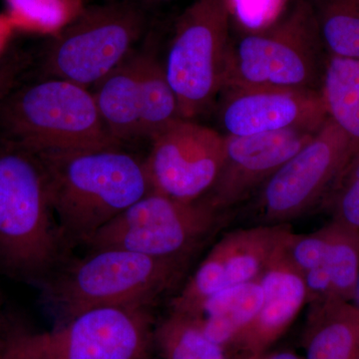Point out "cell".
I'll return each mask as SVG.
<instances>
[{
	"label": "cell",
	"mask_w": 359,
	"mask_h": 359,
	"mask_svg": "<svg viewBox=\"0 0 359 359\" xmlns=\"http://www.w3.org/2000/svg\"><path fill=\"white\" fill-rule=\"evenodd\" d=\"M36 155L61 235L70 240L86 244L151 193L145 162L122 147Z\"/></svg>",
	"instance_id": "obj_1"
},
{
	"label": "cell",
	"mask_w": 359,
	"mask_h": 359,
	"mask_svg": "<svg viewBox=\"0 0 359 359\" xmlns=\"http://www.w3.org/2000/svg\"><path fill=\"white\" fill-rule=\"evenodd\" d=\"M187 263L115 248L91 250L45 285L54 327L92 309H150L178 285Z\"/></svg>",
	"instance_id": "obj_2"
},
{
	"label": "cell",
	"mask_w": 359,
	"mask_h": 359,
	"mask_svg": "<svg viewBox=\"0 0 359 359\" xmlns=\"http://www.w3.org/2000/svg\"><path fill=\"white\" fill-rule=\"evenodd\" d=\"M48 184L36 154L4 140L0 145V269L22 280L45 278L62 238L54 222Z\"/></svg>",
	"instance_id": "obj_3"
},
{
	"label": "cell",
	"mask_w": 359,
	"mask_h": 359,
	"mask_svg": "<svg viewBox=\"0 0 359 359\" xmlns=\"http://www.w3.org/2000/svg\"><path fill=\"white\" fill-rule=\"evenodd\" d=\"M325 52L316 11L306 0H299L273 25L231 40L223 90L320 91L327 57Z\"/></svg>",
	"instance_id": "obj_4"
},
{
	"label": "cell",
	"mask_w": 359,
	"mask_h": 359,
	"mask_svg": "<svg viewBox=\"0 0 359 359\" xmlns=\"http://www.w3.org/2000/svg\"><path fill=\"white\" fill-rule=\"evenodd\" d=\"M4 140L35 154L122 147L104 126L92 92L60 79L29 85L0 104Z\"/></svg>",
	"instance_id": "obj_5"
},
{
	"label": "cell",
	"mask_w": 359,
	"mask_h": 359,
	"mask_svg": "<svg viewBox=\"0 0 359 359\" xmlns=\"http://www.w3.org/2000/svg\"><path fill=\"white\" fill-rule=\"evenodd\" d=\"M155 323L146 308L92 309L50 330L2 340L20 359H150Z\"/></svg>",
	"instance_id": "obj_6"
},
{
	"label": "cell",
	"mask_w": 359,
	"mask_h": 359,
	"mask_svg": "<svg viewBox=\"0 0 359 359\" xmlns=\"http://www.w3.org/2000/svg\"><path fill=\"white\" fill-rule=\"evenodd\" d=\"M230 23L226 0H195L179 18L164 66L182 119L203 114L223 91Z\"/></svg>",
	"instance_id": "obj_7"
},
{
	"label": "cell",
	"mask_w": 359,
	"mask_h": 359,
	"mask_svg": "<svg viewBox=\"0 0 359 359\" xmlns=\"http://www.w3.org/2000/svg\"><path fill=\"white\" fill-rule=\"evenodd\" d=\"M146 27V16L128 0L85 7L83 13L52 37L45 72L88 88L133 53Z\"/></svg>",
	"instance_id": "obj_8"
},
{
	"label": "cell",
	"mask_w": 359,
	"mask_h": 359,
	"mask_svg": "<svg viewBox=\"0 0 359 359\" xmlns=\"http://www.w3.org/2000/svg\"><path fill=\"white\" fill-rule=\"evenodd\" d=\"M205 198L185 202L149 193L97 231L90 249L115 248L158 259H188L221 224Z\"/></svg>",
	"instance_id": "obj_9"
},
{
	"label": "cell",
	"mask_w": 359,
	"mask_h": 359,
	"mask_svg": "<svg viewBox=\"0 0 359 359\" xmlns=\"http://www.w3.org/2000/svg\"><path fill=\"white\" fill-rule=\"evenodd\" d=\"M351 157L348 139L327 119L259 188L262 224H287L306 214L327 196Z\"/></svg>",
	"instance_id": "obj_10"
},
{
	"label": "cell",
	"mask_w": 359,
	"mask_h": 359,
	"mask_svg": "<svg viewBox=\"0 0 359 359\" xmlns=\"http://www.w3.org/2000/svg\"><path fill=\"white\" fill-rule=\"evenodd\" d=\"M150 141L152 147L144 162L151 192L185 202L210 192L223 166L224 134L178 119Z\"/></svg>",
	"instance_id": "obj_11"
},
{
	"label": "cell",
	"mask_w": 359,
	"mask_h": 359,
	"mask_svg": "<svg viewBox=\"0 0 359 359\" xmlns=\"http://www.w3.org/2000/svg\"><path fill=\"white\" fill-rule=\"evenodd\" d=\"M290 231L287 224H261L226 233L174 297L171 311L191 313L219 290L259 280Z\"/></svg>",
	"instance_id": "obj_12"
},
{
	"label": "cell",
	"mask_w": 359,
	"mask_h": 359,
	"mask_svg": "<svg viewBox=\"0 0 359 359\" xmlns=\"http://www.w3.org/2000/svg\"><path fill=\"white\" fill-rule=\"evenodd\" d=\"M222 93L219 122L224 136L316 132L328 119L318 90L236 88Z\"/></svg>",
	"instance_id": "obj_13"
},
{
	"label": "cell",
	"mask_w": 359,
	"mask_h": 359,
	"mask_svg": "<svg viewBox=\"0 0 359 359\" xmlns=\"http://www.w3.org/2000/svg\"><path fill=\"white\" fill-rule=\"evenodd\" d=\"M314 133L287 130L250 136H224L223 166L205 199L221 212L238 204L261 188L283 163L313 138Z\"/></svg>",
	"instance_id": "obj_14"
},
{
	"label": "cell",
	"mask_w": 359,
	"mask_h": 359,
	"mask_svg": "<svg viewBox=\"0 0 359 359\" xmlns=\"http://www.w3.org/2000/svg\"><path fill=\"white\" fill-rule=\"evenodd\" d=\"M285 241L287 238L259 278L263 287V302L236 342L235 351L240 356L269 351L308 304L304 276L285 254Z\"/></svg>",
	"instance_id": "obj_15"
},
{
	"label": "cell",
	"mask_w": 359,
	"mask_h": 359,
	"mask_svg": "<svg viewBox=\"0 0 359 359\" xmlns=\"http://www.w3.org/2000/svg\"><path fill=\"white\" fill-rule=\"evenodd\" d=\"M140 54L108 73L92 92L104 126L120 144L140 138Z\"/></svg>",
	"instance_id": "obj_16"
},
{
	"label": "cell",
	"mask_w": 359,
	"mask_h": 359,
	"mask_svg": "<svg viewBox=\"0 0 359 359\" xmlns=\"http://www.w3.org/2000/svg\"><path fill=\"white\" fill-rule=\"evenodd\" d=\"M304 359H359V309L353 302L309 304Z\"/></svg>",
	"instance_id": "obj_17"
},
{
	"label": "cell",
	"mask_w": 359,
	"mask_h": 359,
	"mask_svg": "<svg viewBox=\"0 0 359 359\" xmlns=\"http://www.w3.org/2000/svg\"><path fill=\"white\" fill-rule=\"evenodd\" d=\"M263 299V287L257 280L219 290L185 314L193 316L210 339L235 351L238 337L257 316Z\"/></svg>",
	"instance_id": "obj_18"
},
{
	"label": "cell",
	"mask_w": 359,
	"mask_h": 359,
	"mask_svg": "<svg viewBox=\"0 0 359 359\" xmlns=\"http://www.w3.org/2000/svg\"><path fill=\"white\" fill-rule=\"evenodd\" d=\"M320 92L328 119L348 139L353 157L359 152L358 59L327 55Z\"/></svg>",
	"instance_id": "obj_19"
},
{
	"label": "cell",
	"mask_w": 359,
	"mask_h": 359,
	"mask_svg": "<svg viewBox=\"0 0 359 359\" xmlns=\"http://www.w3.org/2000/svg\"><path fill=\"white\" fill-rule=\"evenodd\" d=\"M154 348L164 359H240L233 349L208 337L200 323L188 314L170 311L155 325Z\"/></svg>",
	"instance_id": "obj_20"
},
{
	"label": "cell",
	"mask_w": 359,
	"mask_h": 359,
	"mask_svg": "<svg viewBox=\"0 0 359 359\" xmlns=\"http://www.w3.org/2000/svg\"><path fill=\"white\" fill-rule=\"evenodd\" d=\"M140 138L151 140L182 119L178 100L168 81L165 66L154 54H140Z\"/></svg>",
	"instance_id": "obj_21"
},
{
	"label": "cell",
	"mask_w": 359,
	"mask_h": 359,
	"mask_svg": "<svg viewBox=\"0 0 359 359\" xmlns=\"http://www.w3.org/2000/svg\"><path fill=\"white\" fill-rule=\"evenodd\" d=\"M14 29L55 36L85 9L83 0H6Z\"/></svg>",
	"instance_id": "obj_22"
},
{
	"label": "cell",
	"mask_w": 359,
	"mask_h": 359,
	"mask_svg": "<svg viewBox=\"0 0 359 359\" xmlns=\"http://www.w3.org/2000/svg\"><path fill=\"white\" fill-rule=\"evenodd\" d=\"M327 248L325 264L332 283V301H353L359 273L358 231L330 221L323 226Z\"/></svg>",
	"instance_id": "obj_23"
},
{
	"label": "cell",
	"mask_w": 359,
	"mask_h": 359,
	"mask_svg": "<svg viewBox=\"0 0 359 359\" xmlns=\"http://www.w3.org/2000/svg\"><path fill=\"white\" fill-rule=\"evenodd\" d=\"M316 16L328 55L359 60V0H323Z\"/></svg>",
	"instance_id": "obj_24"
},
{
	"label": "cell",
	"mask_w": 359,
	"mask_h": 359,
	"mask_svg": "<svg viewBox=\"0 0 359 359\" xmlns=\"http://www.w3.org/2000/svg\"><path fill=\"white\" fill-rule=\"evenodd\" d=\"M325 197L332 221L359 233V152L349 159Z\"/></svg>",
	"instance_id": "obj_25"
},
{
	"label": "cell",
	"mask_w": 359,
	"mask_h": 359,
	"mask_svg": "<svg viewBox=\"0 0 359 359\" xmlns=\"http://www.w3.org/2000/svg\"><path fill=\"white\" fill-rule=\"evenodd\" d=\"M231 18L245 32H259L283 18L287 0H226Z\"/></svg>",
	"instance_id": "obj_26"
},
{
	"label": "cell",
	"mask_w": 359,
	"mask_h": 359,
	"mask_svg": "<svg viewBox=\"0 0 359 359\" xmlns=\"http://www.w3.org/2000/svg\"><path fill=\"white\" fill-rule=\"evenodd\" d=\"M22 63V61L13 58L0 65V104L6 99L9 90L15 82Z\"/></svg>",
	"instance_id": "obj_27"
},
{
	"label": "cell",
	"mask_w": 359,
	"mask_h": 359,
	"mask_svg": "<svg viewBox=\"0 0 359 359\" xmlns=\"http://www.w3.org/2000/svg\"><path fill=\"white\" fill-rule=\"evenodd\" d=\"M15 32L6 13H0V55L6 49L11 35Z\"/></svg>",
	"instance_id": "obj_28"
},
{
	"label": "cell",
	"mask_w": 359,
	"mask_h": 359,
	"mask_svg": "<svg viewBox=\"0 0 359 359\" xmlns=\"http://www.w3.org/2000/svg\"><path fill=\"white\" fill-rule=\"evenodd\" d=\"M240 359H304L299 354L292 351H264V353L252 354V355L241 356Z\"/></svg>",
	"instance_id": "obj_29"
},
{
	"label": "cell",
	"mask_w": 359,
	"mask_h": 359,
	"mask_svg": "<svg viewBox=\"0 0 359 359\" xmlns=\"http://www.w3.org/2000/svg\"><path fill=\"white\" fill-rule=\"evenodd\" d=\"M354 306H358L359 309V273L358 276V280H356L355 290H354V294L353 301H351Z\"/></svg>",
	"instance_id": "obj_30"
},
{
	"label": "cell",
	"mask_w": 359,
	"mask_h": 359,
	"mask_svg": "<svg viewBox=\"0 0 359 359\" xmlns=\"http://www.w3.org/2000/svg\"><path fill=\"white\" fill-rule=\"evenodd\" d=\"M0 359H20L16 358V356L13 355L9 353H7L6 349H4L1 344H0Z\"/></svg>",
	"instance_id": "obj_31"
},
{
	"label": "cell",
	"mask_w": 359,
	"mask_h": 359,
	"mask_svg": "<svg viewBox=\"0 0 359 359\" xmlns=\"http://www.w3.org/2000/svg\"><path fill=\"white\" fill-rule=\"evenodd\" d=\"M2 323H4V313H2V297L0 294V332H1ZM1 340L0 339V342H1Z\"/></svg>",
	"instance_id": "obj_32"
}]
</instances>
